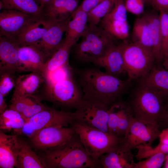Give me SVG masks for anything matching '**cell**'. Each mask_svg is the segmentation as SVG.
Returning a JSON list of instances; mask_svg holds the SVG:
<instances>
[{"label":"cell","mask_w":168,"mask_h":168,"mask_svg":"<svg viewBox=\"0 0 168 168\" xmlns=\"http://www.w3.org/2000/svg\"><path fill=\"white\" fill-rule=\"evenodd\" d=\"M83 99L102 104L108 109L120 101L131 86L132 81L103 72L97 69L76 70Z\"/></svg>","instance_id":"6da1fadb"},{"label":"cell","mask_w":168,"mask_h":168,"mask_svg":"<svg viewBox=\"0 0 168 168\" xmlns=\"http://www.w3.org/2000/svg\"><path fill=\"white\" fill-rule=\"evenodd\" d=\"M41 158L47 168H100L99 162L88 155L77 135L58 148L44 151Z\"/></svg>","instance_id":"7a4b0ae2"},{"label":"cell","mask_w":168,"mask_h":168,"mask_svg":"<svg viewBox=\"0 0 168 168\" xmlns=\"http://www.w3.org/2000/svg\"><path fill=\"white\" fill-rule=\"evenodd\" d=\"M166 98L138 82L125 102L134 119L159 124Z\"/></svg>","instance_id":"3957f363"},{"label":"cell","mask_w":168,"mask_h":168,"mask_svg":"<svg viewBox=\"0 0 168 168\" xmlns=\"http://www.w3.org/2000/svg\"><path fill=\"white\" fill-rule=\"evenodd\" d=\"M116 39L99 25L88 24L81 41L74 45L75 55L81 62L94 63L115 43Z\"/></svg>","instance_id":"277c9868"},{"label":"cell","mask_w":168,"mask_h":168,"mask_svg":"<svg viewBox=\"0 0 168 168\" xmlns=\"http://www.w3.org/2000/svg\"><path fill=\"white\" fill-rule=\"evenodd\" d=\"M71 125L87 153L98 162L101 155L123 141V138L118 135L88 127L75 121Z\"/></svg>","instance_id":"5b68a950"},{"label":"cell","mask_w":168,"mask_h":168,"mask_svg":"<svg viewBox=\"0 0 168 168\" xmlns=\"http://www.w3.org/2000/svg\"><path fill=\"white\" fill-rule=\"evenodd\" d=\"M122 48L126 73L131 81L145 76L156 64L153 51L142 45L124 41Z\"/></svg>","instance_id":"8992f818"},{"label":"cell","mask_w":168,"mask_h":168,"mask_svg":"<svg viewBox=\"0 0 168 168\" xmlns=\"http://www.w3.org/2000/svg\"><path fill=\"white\" fill-rule=\"evenodd\" d=\"M44 92L39 100L50 102L58 106L74 108L83 100L82 94L72 78L54 83H46Z\"/></svg>","instance_id":"52a82bcc"},{"label":"cell","mask_w":168,"mask_h":168,"mask_svg":"<svg viewBox=\"0 0 168 168\" xmlns=\"http://www.w3.org/2000/svg\"><path fill=\"white\" fill-rule=\"evenodd\" d=\"M108 109L101 104L83 99L73 112L74 121L88 127L110 133L107 125Z\"/></svg>","instance_id":"ba28073f"},{"label":"cell","mask_w":168,"mask_h":168,"mask_svg":"<svg viewBox=\"0 0 168 168\" xmlns=\"http://www.w3.org/2000/svg\"><path fill=\"white\" fill-rule=\"evenodd\" d=\"M161 132L157 123L134 119L123 137V142L131 150L140 145L152 146L159 138Z\"/></svg>","instance_id":"9c48e42d"},{"label":"cell","mask_w":168,"mask_h":168,"mask_svg":"<svg viewBox=\"0 0 168 168\" xmlns=\"http://www.w3.org/2000/svg\"><path fill=\"white\" fill-rule=\"evenodd\" d=\"M76 133L71 126L70 127H49L36 131L30 138L35 147L45 151L63 145Z\"/></svg>","instance_id":"30bf717a"},{"label":"cell","mask_w":168,"mask_h":168,"mask_svg":"<svg viewBox=\"0 0 168 168\" xmlns=\"http://www.w3.org/2000/svg\"><path fill=\"white\" fill-rule=\"evenodd\" d=\"M127 12L124 0H115L113 8L98 25L116 39L125 41L129 32Z\"/></svg>","instance_id":"8fae6325"},{"label":"cell","mask_w":168,"mask_h":168,"mask_svg":"<svg viewBox=\"0 0 168 168\" xmlns=\"http://www.w3.org/2000/svg\"><path fill=\"white\" fill-rule=\"evenodd\" d=\"M38 19L23 12L3 9L0 13V36L15 39L26 27Z\"/></svg>","instance_id":"7c38bea8"},{"label":"cell","mask_w":168,"mask_h":168,"mask_svg":"<svg viewBox=\"0 0 168 168\" xmlns=\"http://www.w3.org/2000/svg\"><path fill=\"white\" fill-rule=\"evenodd\" d=\"M73 114V112L60 111L46 106L26 121L36 132L46 127H68L74 121Z\"/></svg>","instance_id":"4fadbf2b"},{"label":"cell","mask_w":168,"mask_h":168,"mask_svg":"<svg viewBox=\"0 0 168 168\" xmlns=\"http://www.w3.org/2000/svg\"><path fill=\"white\" fill-rule=\"evenodd\" d=\"M71 16L64 20L53 22L40 40L34 46L42 53L46 62L63 44L62 38L65 33Z\"/></svg>","instance_id":"5bb4252c"},{"label":"cell","mask_w":168,"mask_h":168,"mask_svg":"<svg viewBox=\"0 0 168 168\" xmlns=\"http://www.w3.org/2000/svg\"><path fill=\"white\" fill-rule=\"evenodd\" d=\"M131 150L122 141L100 156L98 162L100 167L134 168V156Z\"/></svg>","instance_id":"9a60e30c"},{"label":"cell","mask_w":168,"mask_h":168,"mask_svg":"<svg viewBox=\"0 0 168 168\" xmlns=\"http://www.w3.org/2000/svg\"><path fill=\"white\" fill-rule=\"evenodd\" d=\"M16 40L0 36V73L19 72L18 51Z\"/></svg>","instance_id":"2e32d148"},{"label":"cell","mask_w":168,"mask_h":168,"mask_svg":"<svg viewBox=\"0 0 168 168\" xmlns=\"http://www.w3.org/2000/svg\"><path fill=\"white\" fill-rule=\"evenodd\" d=\"M94 63L103 68L106 72L117 77H119L120 76L126 73L122 43L112 44L105 54Z\"/></svg>","instance_id":"e0dca14e"},{"label":"cell","mask_w":168,"mask_h":168,"mask_svg":"<svg viewBox=\"0 0 168 168\" xmlns=\"http://www.w3.org/2000/svg\"><path fill=\"white\" fill-rule=\"evenodd\" d=\"M78 4V0H51L42 9L43 20L51 22L66 20Z\"/></svg>","instance_id":"ac0fdd59"},{"label":"cell","mask_w":168,"mask_h":168,"mask_svg":"<svg viewBox=\"0 0 168 168\" xmlns=\"http://www.w3.org/2000/svg\"><path fill=\"white\" fill-rule=\"evenodd\" d=\"M18 56L19 72H40L44 73L46 61L37 47L32 45L20 46Z\"/></svg>","instance_id":"d6986e66"},{"label":"cell","mask_w":168,"mask_h":168,"mask_svg":"<svg viewBox=\"0 0 168 168\" xmlns=\"http://www.w3.org/2000/svg\"><path fill=\"white\" fill-rule=\"evenodd\" d=\"M138 83L154 92L168 97V70L155 64L145 76L137 80Z\"/></svg>","instance_id":"ffe728a7"},{"label":"cell","mask_w":168,"mask_h":168,"mask_svg":"<svg viewBox=\"0 0 168 168\" xmlns=\"http://www.w3.org/2000/svg\"><path fill=\"white\" fill-rule=\"evenodd\" d=\"M18 151L17 135H7L0 130V168L16 167Z\"/></svg>","instance_id":"44dd1931"},{"label":"cell","mask_w":168,"mask_h":168,"mask_svg":"<svg viewBox=\"0 0 168 168\" xmlns=\"http://www.w3.org/2000/svg\"><path fill=\"white\" fill-rule=\"evenodd\" d=\"M53 23L38 19L26 27L15 40L20 46L34 45L40 40Z\"/></svg>","instance_id":"7402d4cb"},{"label":"cell","mask_w":168,"mask_h":168,"mask_svg":"<svg viewBox=\"0 0 168 168\" xmlns=\"http://www.w3.org/2000/svg\"><path fill=\"white\" fill-rule=\"evenodd\" d=\"M154 10L144 14L143 16L148 26L153 44L152 51L156 64L163 67V46L161 39L159 14Z\"/></svg>","instance_id":"603a6c76"},{"label":"cell","mask_w":168,"mask_h":168,"mask_svg":"<svg viewBox=\"0 0 168 168\" xmlns=\"http://www.w3.org/2000/svg\"><path fill=\"white\" fill-rule=\"evenodd\" d=\"M45 80L44 73L33 72L19 76L16 78L13 94L22 96L34 95Z\"/></svg>","instance_id":"cb8c5ba5"},{"label":"cell","mask_w":168,"mask_h":168,"mask_svg":"<svg viewBox=\"0 0 168 168\" xmlns=\"http://www.w3.org/2000/svg\"><path fill=\"white\" fill-rule=\"evenodd\" d=\"M88 25L87 13L77 8L71 15V20L68 22L65 39L74 45L85 33Z\"/></svg>","instance_id":"d4e9b609"},{"label":"cell","mask_w":168,"mask_h":168,"mask_svg":"<svg viewBox=\"0 0 168 168\" xmlns=\"http://www.w3.org/2000/svg\"><path fill=\"white\" fill-rule=\"evenodd\" d=\"M19 151L16 167L44 168L47 167L42 159L31 149L27 143L17 135Z\"/></svg>","instance_id":"484cf974"},{"label":"cell","mask_w":168,"mask_h":168,"mask_svg":"<svg viewBox=\"0 0 168 168\" xmlns=\"http://www.w3.org/2000/svg\"><path fill=\"white\" fill-rule=\"evenodd\" d=\"M39 101L35 95L22 96L13 94L9 108L18 112L26 120L33 116Z\"/></svg>","instance_id":"4316f807"},{"label":"cell","mask_w":168,"mask_h":168,"mask_svg":"<svg viewBox=\"0 0 168 168\" xmlns=\"http://www.w3.org/2000/svg\"><path fill=\"white\" fill-rule=\"evenodd\" d=\"M74 44L64 39L62 44L47 60L45 64L44 74L48 73L68 64L70 51Z\"/></svg>","instance_id":"83f0119b"},{"label":"cell","mask_w":168,"mask_h":168,"mask_svg":"<svg viewBox=\"0 0 168 168\" xmlns=\"http://www.w3.org/2000/svg\"><path fill=\"white\" fill-rule=\"evenodd\" d=\"M4 9L23 12L43 19L42 9L35 0H1Z\"/></svg>","instance_id":"f1b7e54d"},{"label":"cell","mask_w":168,"mask_h":168,"mask_svg":"<svg viewBox=\"0 0 168 168\" xmlns=\"http://www.w3.org/2000/svg\"><path fill=\"white\" fill-rule=\"evenodd\" d=\"M26 121L19 113L9 108L0 114V130L9 131L13 130L19 134Z\"/></svg>","instance_id":"f546056e"},{"label":"cell","mask_w":168,"mask_h":168,"mask_svg":"<svg viewBox=\"0 0 168 168\" xmlns=\"http://www.w3.org/2000/svg\"><path fill=\"white\" fill-rule=\"evenodd\" d=\"M133 36V42L142 45L152 51L153 44L149 29L143 16L137 18L134 22Z\"/></svg>","instance_id":"4dcf8cb0"},{"label":"cell","mask_w":168,"mask_h":168,"mask_svg":"<svg viewBox=\"0 0 168 168\" xmlns=\"http://www.w3.org/2000/svg\"><path fill=\"white\" fill-rule=\"evenodd\" d=\"M115 0H103L87 13L88 24L98 25L113 8Z\"/></svg>","instance_id":"1f68e13d"},{"label":"cell","mask_w":168,"mask_h":168,"mask_svg":"<svg viewBox=\"0 0 168 168\" xmlns=\"http://www.w3.org/2000/svg\"><path fill=\"white\" fill-rule=\"evenodd\" d=\"M125 102L119 103L117 135L123 138L134 120Z\"/></svg>","instance_id":"d6a6232c"},{"label":"cell","mask_w":168,"mask_h":168,"mask_svg":"<svg viewBox=\"0 0 168 168\" xmlns=\"http://www.w3.org/2000/svg\"><path fill=\"white\" fill-rule=\"evenodd\" d=\"M138 152L135 156L137 160L147 158L159 152L168 153V145L161 143L155 147L152 146L140 145L136 147Z\"/></svg>","instance_id":"836d02e7"},{"label":"cell","mask_w":168,"mask_h":168,"mask_svg":"<svg viewBox=\"0 0 168 168\" xmlns=\"http://www.w3.org/2000/svg\"><path fill=\"white\" fill-rule=\"evenodd\" d=\"M69 63L52 71L45 75L46 83H54L72 77Z\"/></svg>","instance_id":"e575fe53"},{"label":"cell","mask_w":168,"mask_h":168,"mask_svg":"<svg viewBox=\"0 0 168 168\" xmlns=\"http://www.w3.org/2000/svg\"><path fill=\"white\" fill-rule=\"evenodd\" d=\"M166 154L162 152L156 153L146 160L135 163L134 168H160L166 158Z\"/></svg>","instance_id":"d590c367"},{"label":"cell","mask_w":168,"mask_h":168,"mask_svg":"<svg viewBox=\"0 0 168 168\" xmlns=\"http://www.w3.org/2000/svg\"><path fill=\"white\" fill-rule=\"evenodd\" d=\"M14 74L9 72L0 74V93L4 97L15 87L16 79Z\"/></svg>","instance_id":"8d00e7d4"},{"label":"cell","mask_w":168,"mask_h":168,"mask_svg":"<svg viewBox=\"0 0 168 168\" xmlns=\"http://www.w3.org/2000/svg\"><path fill=\"white\" fill-rule=\"evenodd\" d=\"M120 102L114 104L108 110L109 117L107 125L108 131L110 133L117 135H118L117 129Z\"/></svg>","instance_id":"74e56055"},{"label":"cell","mask_w":168,"mask_h":168,"mask_svg":"<svg viewBox=\"0 0 168 168\" xmlns=\"http://www.w3.org/2000/svg\"><path fill=\"white\" fill-rule=\"evenodd\" d=\"M160 28L163 46V55L168 45V13L159 12Z\"/></svg>","instance_id":"f35d334b"},{"label":"cell","mask_w":168,"mask_h":168,"mask_svg":"<svg viewBox=\"0 0 168 168\" xmlns=\"http://www.w3.org/2000/svg\"><path fill=\"white\" fill-rule=\"evenodd\" d=\"M146 0H124L127 12L133 14L140 15L143 13Z\"/></svg>","instance_id":"ab89813d"},{"label":"cell","mask_w":168,"mask_h":168,"mask_svg":"<svg viewBox=\"0 0 168 168\" xmlns=\"http://www.w3.org/2000/svg\"><path fill=\"white\" fill-rule=\"evenodd\" d=\"M147 2L156 11H164L168 13V0H146Z\"/></svg>","instance_id":"60d3db41"},{"label":"cell","mask_w":168,"mask_h":168,"mask_svg":"<svg viewBox=\"0 0 168 168\" xmlns=\"http://www.w3.org/2000/svg\"><path fill=\"white\" fill-rule=\"evenodd\" d=\"M103 0H84L77 9L88 13Z\"/></svg>","instance_id":"b9f144b4"},{"label":"cell","mask_w":168,"mask_h":168,"mask_svg":"<svg viewBox=\"0 0 168 168\" xmlns=\"http://www.w3.org/2000/svg\"><path fill=\"white\" fill-rule=\"evenodd\" d=\"M159 125L160 128H168V97L166 100L164 111Z\"/></svg>","instance_id":"7bdbcfd3"},{"label":"cell","mask_w":168,"mask_h":168,"mask_svg":"<svg viewBox=\"0 0 168 168\" xmlns=\"http://www.w3.org/2000/svg\"><path fill=\"white\" fill-rule=\"evenodd\" d=\"M159 138L160 143L168 145V128H164L161 131Z\"/></svg>","instance_id":"ee69618b"},{"label":"cell","mask_w":168,"mask_h":168,"mask_svg":"<svg viewBox=\"0 0 168 168\" xmlns=\"http://www.w3.org/2000/svg\"><path fill=\"white\" fill-rule=\"evenodd\" d=\"M162 65L165 68L168 70V45L163 54Z\"/></svg>","instance_id":"f6af8a7d"},{"label":"cell","mask_w":168,"mask_h":168,"mask_svg":"<svg viewBox=\"0 0 168 168\" xmlns=\"http://www.w3.org/2000/svg\"><path fill=\"white\" fill-rule=\"evenodd\" d=\"M7 105L4 96L0 93V114L2 113L7 109Z\"/></svg>","instance_id":"bcb514c9"},{"label":"cell","mask_w":168,"mask_h":168,"mask_svg":"<svg viewBox=\"0 0 168 168\" xmlns=\"http://www.w3.org/2000/svg\"><path fill=\"white\" fill-rule=\"evenodd\" d=\"M51 0H41L40 6L43 9Z\"/></svg>","instance_id":"7dc6e473"},{"label":"cell","mask_w":168,"mask_h":168,"mask_svg":"<svg viewBox=\"0 0 168 168\" xmlns=\"http://www.w3.org/2000/svg\"><path fill=\"white\" fill-rule=\"evenodd\" d=\"M0 9H4V5L3 3L1 1H0Z\"/></svg>","instance_id":"c3c4849f"},{"label":"cell","mask_w":168,"mask_h":168,"mask_svg":"<svg viewBox=\"0 0 168 168\" xmlns=\"http://www.w3.org/2000/svg\"><path fill=\"white\" fill-rule=\"evenodd\" d=\"M35 0L37 3L40 6L41 0Z\"/></svg>","instance_id":"681fc988"}]
</instances>
